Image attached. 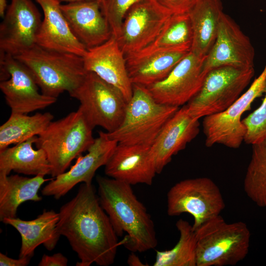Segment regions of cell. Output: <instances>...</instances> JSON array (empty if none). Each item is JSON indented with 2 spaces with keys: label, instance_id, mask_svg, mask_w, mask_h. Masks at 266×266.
<instances>
[{
  "label": "cell",
  "instance_id": "cell-5",
  "mask_svg": "<svg viewBox=\"0 0 266 266\" xmlns=\"http://www.w3.org/2000/svg\"><path fill=\"white\" fill-rule=\"evenodd\" d=\"M179 107L158 102L147 89L133 84L123 120L108 137L118 143L151 147L161 129Z\"/></svg>",
  "mask_w": 266,
  "mask_h": 266
},
{
  "label": "cell",
  "instance_id": "cell-1",
  "mask_svg": "<svg viewBox=\"0 0 266 266\" xmlns=\"http://www.w3.org/2000/svg\"><path fill=\"white\" fill-rule=\"evenodd\" d=\"M57 230L66 237L80 260L76 266L95 263L109 266L115 261L119 241L92 183H83L76 195L59 211Z\"/></svg>",
  "mask_w": 266,
  "mask_h": 266
},
{
  "label": "cell",
  "instance_id": "cell-21",
  "mask_svg": "<svg viewBox=\"0 0 266 266\" xmlns=\"http://www.w3.org/2000/svg\"><path fill=\"white\" fill-rule=\"evenodd\" d=\"M43 12L36 44L52 51L84 57L87 49L74 35L61 8L59 0H35Z\"/></svg>",
  "mask_w": 266,
  "mask_h": 266
},
{
  "label": "cell",
  "instance_id": "cell-4",
  "mask_svg": "<svg viewBox=\"0 0 266 266\" xmlns=\"http://www.w3.org/2000/svg\"><path fill=\"white\" fill-rule=\"evenodd\" d=\"M195 232L196 266H233L248 253L251 234L243 222L228 223L219 215Z\"/></svg>",
  "mask_w": 266,
  "mask_h": 266
},
{
  "label": "cell",
  "instance_id": "cell-12",
  "mask_svg": "<svg viewBox=\"0 0 266 266\" xmlns=\"http://www.w3.org/2000/svg\"><path fill=\"white\" fill-rule=\"evenodd\" d=\"M171 15L156 0H140L133 4L126 13L116 37L125 56L149 46Z\"/></svg>",
  "mask_w": 266,
  "mask_h": 266
},
{
  "label": "cell",
  "instance_id": "cell-23",
  "mask_svg": "<svg viewBox=\"0 0 266 266\" xmlns=\"http://www.w3.org/2000/svg\"><path fill=\"white\" fill-rule=\"evenodd\" d=\"M189 52L156 50L125 56L131 82L147 87L163 80Z\"/></svg>",
  "mask_w": 266,
  "mask_h": 266
},
{
  "label": "cell",
  "instance_id": "cell-6",
  "mask_svg": "<svg viewBox=\"0 0 266 266\" xmlns=\"http://www.w3.org/2000/svg\"><path fill=\"white\" fill-rule=\"evenodd\" d=\"M94 129L78 108L59 120L52 121L37 136L36 147L45 151L52 166V177L66 172L73 159L87 151L95 139Z\"/></svg>",
  "mask_w": 266,
  "mask_h": 266
},
{
  "label": "cell",
  "instance_id": "cell-33",
  "mask_svg": "<svg viewBox=\"0 0 266 266\" xmlns=\"http://www.w3.org/2000/svg\"><path fill=\"white\" fill-rule=\"evenodd\" d=\"M172 14L188 13L198 0H156Z\"/></svg>",
  "mask_w": 266,
  "mask_h": 266
},
{
  "label": "cell",
  "instance_id": "cell-26",
  "mask_svg": "<svg viewBox=\"0 0 266 266\" xmlns=\"http://www.w3.org/2000/svg\"><path fill=\"white\" fill-rule=\"evenodd\" d=\"M44 176L38 175L30 178L0 172V221L4 218L16 217L18 208L23 202L42 200L38 193L41 186L48 180Z\"/></svg>",
  "mask_w": 266,
  "mask_h": 266
},
{
  "label": "cell",
  "instance_id": "cell-10",
  "mask_svg": "<svg viewBox=\"0 0 266 266\" xmlns=\"http://www.w3.org/2000/svg\"><path fill=\"white\" fill-rule=\"evenodd\" d=\"M266 93V64L259 76L248 90L225 110L204 117L202 122L205 145L211 147L221 144L228 147L238 148L246 133L241 119L244 112L251 108L257 98Z\"/></svg>",
  "mask_w": 266,
  "mask_h": 266
},
{
  "label": "cell",
  "instance_id": "cell-2",
  "mask_svg": "<svg viewBox=\"0 0 266 266\" xmlns=\"http://www.w3.org/2000/svg\"><path fill=\"white\" fill-rule=\"evenodd\" d=\"M98 195L118 236L124 233V246L132 252H144L158 244L154 223L132 186L110 178L98 176Z\"/></svg>",
  "mask_w": 266,
  "mask_h": 266
},
{
  "label": "cell",
  "instance_id": "cell-22",
  "mask_svg": "<svg viewBox=\"0 0 266 266\" xmlns=\"http://www.w3.org/2000/svg\"><path fill=\"white\" fill-rule=\"evenodd\" d=\"M59 220V213L44 210L33 220H24L16 217L4 218L2 222L12 226L21 235L19 257L32 258L41 244L49 251L55 248L61 236L57 230Z\"/></svg>",
  "mask_w": 266,
  "mask_h": 266
},
{
  "label": "cell",
  "instance_id": "cell-31",
  "mask_svg": "<svg viewBox=\"0 0 266 266\" xmlns=\"http://www.w3.org/2000/svg\"><path fill=\"white\" fill-rule=\"evenodd\" d=\"M260 106L242 120L246 129L244 141L253 144L266 138V93Z\"/></svg>",
  "mask_w": 266,
  "mask_h": 266
},
{
  "label": "cell",
  "instance_id": "cell-16",
  "mask_svg": "<svg viewBox=\"0 0 266 266\" xmlns=\"http://www.w3.org/2000/svg\"><path fill=\"white\" fill-rule=\"evenodd\" d=\"M254 48L249 38L228 15L222 14L217 36L203 62L204 71L222 66L254 67Z\"/></svg>",
  "mask_w": 266,
  "mask_h": 266
},
{
  "label": "cell",
  "instance_id": "cell-13",
  "mask_svg": "<svg viewBox=\"0 0 266 266\" xmlns=\"http://www.w3.org/2000/svg\"><path fill=\"white\" fill-rule=\"evenodd\" d=\"M205 57L190 51L163 80L145 87L159 103L179 107L187 103L199 92L206 73Z\"/></svg>",
  "mask_w": 266,
  "mask_h": 266
},
{
  "label": "cell",
  "instance_id": "cell-34",
  "mask_svg": "<svg viewBox=\"0 0 266 266\" xmlns=\"http://www.w3.org/2000/svg\"><path fill=\"white\" fill-rule=\"evenodd\" d=\"M68 259L61 253L52 255L44 254L38 263V266H66Z\"/></svg>",
  "mask_w": 266,
  "mask_h": 266
},
{
  "label": "cell",
  "instance_id": "cell-30",
  "mask_svg": "<svg viewBox=\"0 0 266 266\" xmlns=\"http://www.w3.org/2000/svg\"><path fill=\"white\" fill-rule=\"evenodd\" d=\"M246 171L244 191L257 205L266 208V138L253 144Z\"/></svg>",
  "mask_w": 266,
  "mask_h": 266
},
{
  "label": "cell",
  "instance_id": "cell-19",
  "mask_svg": "<svg viewBox=\"0 0 266 266\" xmlns=\"http://www.w3.org/2000/svg\"><path fill=\"white\" fill-rule=\"evenodd\" d=\"M75 37L87 50L99 46L112 36L108 22L98 1H79L61 4Z\"/></svg>",
  "mask_w": 266,
  "mask_h": 266
},
{
  "label": "cell",
  "instance_id": "cell-38",
  "mask_svg": "<svg viewBox=\"0 0 266 266\" xmlns=\"http://www.w3.org/2000/svg\"><path fill=\"white\" fill-rule=\"evenodd\" d=\"M61 2H65L66 3L74 2V1H98L100 2L101 3L103 2L104 0H59Z\"/></svg>",
  "mask_w": 266,
  "mask_h": 266
},
{
  "label": "cell",
  "instance_id": "cell-15",
  "mask_svg": "<svg viewBox=\"0 0 266 266\" xmlns=\"http://www.w3.org/2000/svg\"><path fill=\"white\" fill-rule=\"evenodd\" d=\"M118 142L108 137L106 132H99V136L85 155H80L75 163L67 171L54 177L42 189L43 196L58 200L66 195L80 183H92L96 171L104 166Z\"/></svg>",
  "mask_w": 266,
  "mask_h": 266
},
{
  "label": "cell",
  "instance_id": "cell-18",
  "mask_svg": "<svg viewBox=\"0 0 266 266\" xmlns=\"http://www.w3.org/2000/svg\"><path fill=\"white\" fill-rule=\"evenodd\" d=\"M200 132L199 119L189 113L184 105L164 125L150 147L157 174L183 150Z\"/></svg>",
  "mask_w": 266,
  "mask_h": 266
},
{
  "label": "cell",
  "instance_id": "cell-3",
  "mask_svg": "<svg viewBox=\"0 0 266 266\" xmlns=\"http://www.w3.org/2000/svg\"><path fill=\"white\" fill-rule=\"evenodd\" d=\"M14 57L30 70L43 94L57 99L64 92L69 94L75 90L87 72L83 57L37 44Z\"/></svg>",
  "mask_w": 266,
  "mask_h": 266
},
{
  "label": "cell",
  "instance_id": "cell-20",
  "mask_svg": "<svg viewBox=\"0 0 266 266\" xmlns=\"http://www.w3.org/2000/svg\"><path fill=\"white\" fill-rule=\"evenodd\" d=\"M87 71L96 73L108 83L118 88L128 101L133 94L125 55L115 36L112 35L106 42L89 49L83 57Z\"/></svg>",
  "mask_w": 266,
  "mask_h": 266
},
{
  "label": "cell",
  "instance_id": "cell-25",
  "mask_svg": "<svg viewBox=\"0 0 266 266\" xmlns=\"http://www.w3.org/2000/svg\"><path fill=\"white\" fill-rule=\"evenodd\" d=\"M37 136L0 151V172L9 175L11 171L30 175L51 174L52 166L45 151L34 149Z\"/></svg>",
  "mask_w": 266,
  "mask_h": 266
},
{
  "label": "cell",
  "instance_id": "cell-29",
  "mask_svg": "<svg viewBox=\"0 0 266 266\" xmlns=\"http://www.w3.org/2000/svg\"><path fill=\"white\" fill-rule=\"evenodd\" d=\"M176 227L179 238L170 249L157 251L154 266H196L197 240L192 225L182 219Z\"/></svg>",
  "mask_w": 266,
  "mask_h": 266
},
{
  "label": "cell",
  "instance_id": "cell-9",
  "mask_svg": "<svg viewBox=\"0 0 266 266\" xmlns=\"http://www.w3.org/2000/svg\"><path fill=\"white\" fill-rule=\"evenodd\" d=\"M166 199L167 214L175 216L190 214L194 218V231L220 215L225 208L220 189L213 180L205 177L176 183L168 191Z\"/></svg>",
  "mask_w": 266,
  "mask_h": 266
},
{
  "label": "cell",
  "instance_id": "cell-35",
  "mask_svg": "<svg viewBox=\"0 0 266 266\" xmlns=\"http://www.w3.org/2000/svg\"><path fill=\"white\" fill-rule=\"evenodd\" d=\"M31 257H19L18 259H13L0 253V266H27L30 262Z\"/></svg>",
  "mask_w": 266,
  "mask_h": 266
},
{
  "label": "cell",
  "instance_id": "cell-7",
  "mask_svg": "<svg viewBox=\"0 0 266 266\" xmlns=\"http://www.w3.org/2000/svg\"><path fill=\"white\" fill-rule=\"evenodd\" d=\"M254 75V69L222 66L209 70L199 92L186 104L194 118L222 112L241 95Z\"/></svg>",
  "mask_w": 266,
  "mask_h": 266
},
{
  "label": "cell",
  "instance_id": "cell-37",
  "mask_svg": "<svg viewBox=\"0 0 266 266\" xmlns=\"http://www.w3.org/2000/svg\"><path fill=\"white\" fill-rule=\"evenodd\" d=\"M7 7L6 0H0V15L2 18L4 16Z\"/></svg>",
  "mask_w": 266,
  "mask_h": 266
},
{
  "label": "cell",
  "instance_id": "cell-28",
  "mask_svg": "<svg viewBox=\"0 0 266 266\" xmlns=\"http://www.w3.org/2000/svg\"><path fill=\"white\" fill-rule=\"evenodd\" d=\"M192 42L193 30L188 13L172 14L156 39L137 53L156 50L190 52Z\"/></svg>",
  "mask_w": 266,
  "mask_h": 266
},
{
  "label": "cell",
  "instance_id": "cell-32",
  "mask_svg": "<svg viewBox=\"0 0 266 266\" xmlns=\"http://www.w3.org/2000/svg\"><path fill=\"white\" fill-rule=\"evenodd\" d=\"M140 0H104L101 3L102 12L109 25L112 34L118 35L125 15Z\"/></svg>",
  "mask_w": 266,
  "mask_h": 266
},
{
  "label": "cell",
  "instance_id": "cell-36",
  "mask_svg": "<svg viewBox=\"0 0 266 266\" xmlns=\"http://www.w3.org/2000/svg\"><path fill=\"white\" fill-rule=\"evenodd\" d=\"M128 265L131 266H146L143 263L140 259L135 254L134 252H132L128 257L127 260Z\"/></svg>",
  "mask_w": 266,
  "mask_h": 266
},
{
  "label": "cell",
  "instance_id": "cell-27",
  "mask_svg": "<svg viewBox=\"0 0 266 266\" xmlns=\"http://www.w3.org/2000/svg\"><path fill=\"white\" fill-rule=\"evenodd\" d=\"M50 112L36 113L33 115L11 112L9 118L0 127V151L41 133L53 121Z\"/></svg>",
  "mask_w": 266,
  "mask_h": 266
},
{
  "label": "cell",
  "instance_id": "cell-17",
  "mask_svg": "<svg viewBox=\"0 0 266 266\" xmlns=\"http://www.w3.org/2000/svg\"><path fill=\"white\" fill-rule=\"evenodd\" d=\"M105 174L131 186L151 185L157 173L150 147L118 143L104 166Z\"/></svg>",
  "mask_w": 266,
  "mask_h": 266
},
{
  "label": "cell",
  "instance_id": "cell-8",
  "mask_svg": "<svg viewBox=\"0 0 266 266\" xmlns=\"http://www.w3.org/2000/svg\"><path fill=\"white\" fill-rule=\"evenodd\" d=\"M69 95L79 101V108L94 128L99 126L111 133L123 120L128 102L124 96L94 72L87 71L80 85Z\"/></svg>",
  "mask_w": 266,
  "mask_h": 266
},
{
  "label": "cell",
  "instance_id": "cell-11",
  "mask_svg": "<svg viewBox=\"0 0 266 266\" xmlns=\"http://www.w3.org/2000/svg\"><path fill=\"white\" fill-rule=\"evenodd\" d=\"M0 89L11 112L28 114L56 102L39 92L31 72L13 56L0 53Z\"/></svg>",
  "mask_w": 266,
  "mask_h": 266
},
{
  "label": "cell",
  "instance_id": "cell-14",
  "mask_svg": "<svg viewBox=\"0 0 266 266\" xmlns=\"http://www.w3.org/2000/svg\"><path fill=\"white\" fill-rule=\"evenodd\" d=\"M42 21L32 0H11L0 24V53L15 57L35 45Z\"/></svg>",
  "mask_w": 266,
  "mask_h": 266
},
{
  "label": "cell",
  "instance_id": "cell-24",
  "mask_svg": "<svg viewBox=\"0 0 266 266\" xmlns=\"http://www.w3.org/2000/svg\"><path fill=\"white\" fill-rule=\"evenodd\" d=\"M223 13L221 0H198L188 13L193 30L191 52L206 57L215 41Z\"/></svg>",
  "mask_w": 266,
  "mask_h": 266
}]
</instances>
